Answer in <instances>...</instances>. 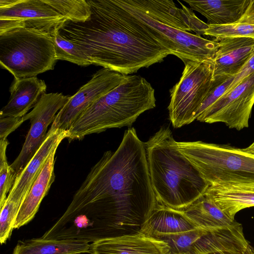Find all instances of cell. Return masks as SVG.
<instances>
[{
	"label": "cell",
	"instance_id": "obj_10",
	"mask_svg": "<svg viewBox=\"0 0 254 254\" xmlns=\"http://www.w3.org/2000/svg\"><path fill=\"white\" fill-rule=\"evenodd\" d=\"M70 96L62 93L43 94L31 111L23 116L30 120V127L22 149L10 166L16 176L22 170L45 140L48 126Z\"/></svg>",
	"mask_w": 254,
	"mask_h": 254
},
{
	"label": "cell",
	"instance_id": "obj_8",
	"mask_svg": "<svg viewBox=\"0 0 254 254\" xmlns=\"http://www.w3.org/2000/svg\"><path fill=\"white\" fill-rule=\"evenodd\" d=\"M148 26L152 34L168 50L183 62L186 61H211L219 46L217 40H210L196 34L163 24L149 17L126 0H117Z\"/></svg>",
	"mask_w": 254,
	"mask_h": 254
},
{
	"label": "cell",
	"instance_id": "obj_1",
	"mask_svg": "<svg viewBox=\"0 0 254 254\" xmlns=\"http://www.w3.org/2000/svg\"><path fill=\"white\" fill-rule=\"evenodd\" d=\"M159 204L145 142L130 127L91 168L60 220L68 239L93 243L140 233Z\"/></svg>",
	"mask_w": 254,
	"mask_h": 254
},
{
	"label": "cell",
	"instance_id": "obj_27",
	"mask_svg": "<svg viewBox=\"0 0 254 254\" xmlns=\"http://www.w3.org/2000/svg\"><path fill=\"white\" fill-rule=\"evenodd\" d=\"M204 35L214 37L216 40L226 37L254 38V24L236 23L226 25H208Z\"/></svg>",
	"mask_w": 254,
	"mask_h": 254
},
{
	"label": "cell",
	"instance_id": "obj_6",
	"mask_svg": "<svg viewBox=\"0 0 254 254\" xmlns=\"http://www.w3.org/2000/svg\"><path fill=\"white\" fill-rule=\"evenodd\" d=\"M185 67L179 81L170 90L168 107L169 118L174 128L195 120L196 114L215 85L211 61L183 62Z\"/></svg>",
	"mask_w": 254,
	"mask_h": 254
},
{
	"label": "cell",
	"instance_id": "obj_13",
	"mask_svg": "<svg viewBox=\"0 0 254 254\" xmlns=\"http://www.w3.org/2000/svg\"><path fill=\"white\" fill-rule=\"evenodd\" d=\"M0 19L16 20L24 28L50 34L66 20L45 0H0Z\"/></svg>",
	"mask_w": 254,
	"mask_h": 254
},
{
	"label": "cell",
	"instance_id": "obj_24",
	"mask_svg": "<svg viewBox=\"0 0 254 254\" xmlns=\"http://www.w3.org/2000/svg\"><path fill=\"white\" fill-rule=\"evenodd\" d=\"M209 232L204 229L196 228L179 233L156 234L150 237L167 243L170 248V254H179L189 252L196 242Z\"/></svg>",
	"mask_w": 254,
	"mask_h": 254
},
{
	"label": "cell",
	"instance_id": "obj_14",
	"mask_svg": "<svg viewBox=\"0 0 254 254\" xmlns=\"http://www.w3.org/2000/svg\"><path fill=\"white\" fill-rule=\"evenodd\" d=\"M154 20L185 31H193L204 35L208 25L199 19L192 11L178 0L182 8L178 7L173 0H126Z\"/></svg>",
	"mask_w": 254,
	"mask_h": 254
},
{
	"label": "cell",
	"instance_id": "obj_33",
	"mask_svg": "<svg viewBox=\"0 0 254 254\" xmlns=\"http://www.w3.org/2000/svg\"><path fill=\"white\" fill-rule=\"evenodd\" d=\"M243 149L247 152L254 154V141L249 146L246 148H243Z\"/></svg>",
	"mask_w": 254,
	"mask_h": 254
},
{
	"label": "cell",
	"instance_id": "obj_29",
	"mask_svg": "<svg viewBox=\"0 0 254 254\" xmlns=\"http://www.w3.org/2000/svg\"><path fill=\"white\" fill-rule=\"evenodd\" d=\"M24 122L22 117H0V140L7 139L8 135Z\"/></svg>",
	"mask_w": 254,
	"mask_h": 254
},
{
	"label": "cell",
	"instance_id": "obj_25",
	"mask_svg": "<svg viewBox=\"0 0 254 254\" xmlns=\"http://www.w3.org/2000/svg\"><path fill=\"white\" fill-rule=\"evenodd\" d=\"M54 45L56 59L66 61L80 66H88L92 63L74 43L63 37L58 28L50 34Z\"/></svg>",
	"mask_w": 254,
	"mask_h": 254
},
{
	"label": "cell",
	"instance_id": "obj_31",
	"mask_svg": "<svg viewBox=\"0 0 254 254\" xmlns=\"http://www.w3.org/2000/svg\"><path fill=\"white\" fill-rule=\"evenodd\" d=\"M238 23L254 24V0H251L244 15Z\"/></svg>",
	"mask_w": 254,
	"mask_h": 254
},
{
	"label": "cell",
	"instance_id": "obj_11",
	"mask_svg": "<svg viewBox=\"0 0 254 254\" xmlns=\"http://www.w3.org/2000/svg\"><path fill=\"white\" fill-rule=\"evenodd\" d=\"M126 76L107 68L98 70L88 82L70 96L67 102L56 115L51 127L68 130L87 108L118 86Z\"/></svg>",
	"mask_w": 254,
	"mask_h": 254
},
{
	"label": "cell",
	"instance_id": "obj_23",
	"mask_svg": "<svg viewBox=\"0 0 254 254\" xmlns=\"http://www.w3.org/2000/svg\"><path fill=\"white\" fill-rule=\"evenodd\" d=\"M90 244L74 240L42 238L18 241L12 254H79L89 253Z\"/></svg>",
	"mask_w": 254,
	"mask_h": 254
},
{
	"label": "cell",
	"instance_id": "obj_28",
	"mask_svg": "<svg viewBox=\"0 0 254 254\" xmlns=\"http://www.w3.org/2000/svg\"><path fill=\"white\" fill-rule=\"evenodd\" d=\"M8 144L7 139L0 140V208L5 203L15 179L14 173L7 161L6 150Z\"/></svg>",
	"mask_w": 254,
	"mask_h": 254
},
{
	"label": "cell",
	"instance_id": "obj_7",
	"mask_svg": "<svg viewBox=\"0 0 254 254\" xmlns=\"http://www.w3.org/2000/svg\"><path fill=\"white\" fill-rule=\"evenodd\" d=\"M177 145L208 184L225 174H254V154L243 149L201 141H177Z\"/></svg>",
	"mask_w": 254,
	"mask_h": 254
},
{
	"label": "cell",
	"instance_id": "obj_15",
	"mask_svg": "<svg viewBox=\"0 0 254 254\" xmlns=\"http://www.w3.org/2000/svg\"><path fill=\"white\" fill-rule=\"evenodd\" d=\"M68 136V131L51 126L47 137L22 170L16 176L7 198L23 202L51 153Z\"/></svg>",
	"mask_w": 254,
	"mask_h": 254
},
{
	"label": "cell",
	"instance_id": "obj_3",
	"mask_svg": "<svg viewBox=\"0 0 254 254\" xmlns=\"http://www.w3.org/2000/svg\"><path fill=\"white\" fill-rule=\"evenodd\" d=\"M145 144L150 180L159 203L183 210L204 193L208 184L179 149L169 127H161Z\"/></svg>",
	"mask_w": 254,
	"mask_h": 254
},
{
	"label": "cell",
	"instance_id": "obj_30",
	"mask_svg": "<svg viewBox=\"0 0 254 254\" xmlns=\"http://www.w3.org/2000/svg\"><path fill=\"white\" fill-rule=\"evenodd\" d=\"M253 72H254V53L241 70L233 76L232 82L226 92L235 87L240 82Z\"/></svg>",
	"mask_w": 254,
	"mask_h": 254
},
{
	"label": "cell",
	"instance_id": "obj_19",
	"mask_svg": "<svg viewBox=\"0 0 254 254\" xmlns=\"http://www.w3.org/2000/svg\"><path fill=\"white\" fill-rule=\"evenodd\" d=\"M57 149H55L50 154L24 199L16 219L14 229H18L33 219L42 200L54 182L55 179L54 169Z\"/></svg>",
	"mask_w": 254,
	"mask_h": 254
},
{
	"label": "cell",
	"instance_id": "obj_9",
	"mask_svg": "<svg viewBox=\"0 0 254 254\" xmlns=\"http://www.w3.org/2000/svg\"><path fill=\"white\" fill-rule=\"evenodd\" d=\"M254 105V72L226 92L196 120L223 123L230 128L240 130L249 127Z\"/></svg>",
	"mask_w": 254,
	"mask_h": 254
},
{
	"label": "cell",
	"instance_id": "obj_17",
	"mask_svg": "<svg viewBox=\"0 0 254 254\" xmlns=\"http://www.w3.org/2000/svg\"><path fill=\"white\" fill-rule=\"evenodd\" d=\"M167 243L141 233L98 240L90 244V254H170Z\"/></svg>",
	"mask_w": 254,
	"mask_h": 254
},
{
	"label": "cell",
	"instance_id": "obj_12",
	"mask_svg": "<svg viewBox=\"0 0 254 254\" xmlns=\"http://www.w3.org/2000/svg\"><path fill=\"white\" fill-rule=\"evenodd\" d=\"M205 193L232 220L237 212L254 206V174H228L211 181Z\"/></svg>",
	"mask_w": 254,
	"mask_h": 254
},
{
	"label": "cell",
	"instance_id": "obj_34",
	"mask_svg": "<svg viewBox=\"0 0 254 254\" xmlns=\"http://www.w3.org/2000/svg\"><path fill=\"white\" fill-rule=\"evenodd\" d=\"M190 254L188 253H181V254Z\"/></svg>",
	"mask_w": 254,
	"mask_h": 254
},
{
	"label": "cell",
	"instance_id": "obj_21",
	"mask_svg": "<svg viewBox=\"0 0 254 254\" xmlns=\"http://www.w3.org/2000/svg\"><path fill=\"white\" fill-rule=\"evenodd\" d=\"M182 211L196 228L210 232L228 228L235 221L230 218L205 192Z\"/></svg>",
	"mask_w": 254,
	"mask_h": 254
},
{
	"label": "cell",
	"instance_id": "obj_4",
	"mask_svg": "<svg viewBox=\"0 0 254 254\" xmlns=\"http://www.w3.org/2000/svg\"><path fill=\"white\" fill-rule=\"evenodd\" d=\"M156 106L155 90L144 78L127 75L116 87L87 108L68 130L69 142L111 128L131 127L143 112Z\"/></svg>",
	"mask_w": 254,
	"mask_h": 254
},
{
	"label": "cell",
	"instance_id": "obj_2",
	"mask_svg": "<svg viewBox=\"0 0 254 254\" xmlns=\"http://www.w3.org/2000/svg\"><path fill=\"white\" fill-rule=\"evenodd\" d=\"M86 1L90 18L85 22L66 20L58 30L92 64L127 75L171 55L148 26L117 0Z\"/></svg>",
	"mask_w": 254,
	"mask_h": 254
},
{
	"label": "cell",
	"instance_id": "obj_22",
	"mask_svg": "<svg viewBox=\"0 0 254 254\" xmlns=\"http://www.w3.org/2000/svg\"><path fill=\"white\" fill-rule=\"evenodd\" d=\"M196 228L183 211L159 203L144 225L141 233L150 236L156 234L179 233Z\"/></svg>",
	"mask_w": 254,
	"mask_h": 254
},
{
	"label": "cell",
	"instance_id": "obj_26",
	"mask_svg": "<svg viewBox=\"0 0 254 254\" xmlns=\"http://www.w3.org/2000/svg\"><path fill=\"white\" fill-rule=\"evenodd\" d=\"M66 20L72 22H85L91 14V8L86 0H45Z\"/></svg>",
	"mask_w": 254,
	"mask_h": 254
},
{
	"label": "cell",
	"instance_id": "obj_16",
	"mask_svg": "<svg viewBox=\"0 0 254 254\" xmlns=\"http://www.w3.org/2000/svg\"><path fill=\"white\" fill-rule=\"evenodd\" d=\"M211 62L213 79L237 74L254 53V38L226 37L219 40Z\"/></svg>",
	"mask_w": 254,
	"mask_h": 254
},
{
	"label": "cell",
	"instance_id": "obj_20",
	"mask_svg": "<svg viewBox=\"0 0 254 254\" xmlns=\"http://www.w3.org/2000/svg\"><path fill=\"white\" fill-rule=\"evenodd\" d=\"M251 0H184L192 10L207 20L208 25L238 23L247 10Z\"/></svg>",
	"mask_w": 254,
	"mask_h": 254
},
{
	"label": "cell",
	"instance_id": "obj_5",
	"mask_svg": "<svg viewBox=\"0 0 254 254\" xmlns=\"http://www.w3.org/2000/svg\"><path fill=\"white\" fill-rule=\"evenodd\" d=\"M57 60L51 35L29 28L0 34V64L14 78L36 76L54 69Z\"/></svg>",
	"mask_w": 254,
	"mask_h": 254
},
{
	"label": "cell",
	"instance_id": "obj_32",
	"mask_svg": "<svg viewBox=\"0 0 254 254\" xmlns=\"http://www.w3.org/2000/svg\"><path fill=\"white\" fill-rule=\"evenodd\" d=\"M207 254H254V247L249 244L247 248H238L226 251H219Z\"/></svg>",
	"mask_w": 254,
	"mask_h": 254
},
{
	"label": "cell",
	"instance_id": "obj_18",
	"mask_svg": "<svg viewBox=\"0 0 254 254\" xmlns=\"http://www.w3.org/2000/svg\"><path fill=\"white\" fill-rule=\"evenodd\" d=\"M45 81L36 76L14 78L10 86V96L7 104L0 112V117H22L45 93Z\"/></svg>",
	"mask_w": 254,
	"mask_h": 254
}]
</instances>
